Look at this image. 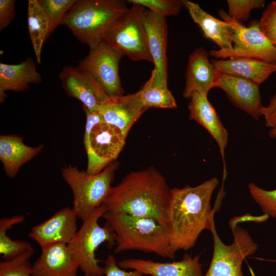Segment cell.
Returning <instances> with one entry per match:
<instances>
[{"instance_id": "6da1fadb", "label": "cell", "mask_w": 276, "mask_h": 276, "mask_svg": "<svg viewBox=\"0 0 276 276\" xmlns=\"http://www.w3.org/2000/svg\"><path fill=\"white\" fill-rule=\"evenodd\" d=\"M219 183L217 178L194 187L171 189L166 212L169 242L174 252L194 247L202 232L210 229L211 219L224 196L223 185L213 209L211 200Z\"/></svg>"}, {"instance_id": "7a4b0ae2", "label": "cell", "mask_w": 276, "mask_h": 276, "mask_svg": "<svg viewBox=\"0 0 276 276\" xmlns=\"http://www.w3.org/2000/svg\"><path fill=\"white\" fill-rule=\"evenodd\" d=\"M171 189L153 167L132 171L112 187L104 204L107 211L151 218L167 225Z\"/></svg>"}, {"instance_id": "3957f363", "label": "cell", "mask_w": 276, "mask_h": 276, "mask_svg": "<svg viewBox=\"0 0 276 276\" xmlns=\"http://www.w3.org/2000/svg\"><path fill=\"white\" fill-rule=\"evenodd\" d=\"M102 218L114 234L115 254L136 250L174 259L167 225L153 218L119 212L106 211Z\"/></svg>"}, {"instance_id": "277c9868", "label": "cell", "mask_w": 276, "mask_h": 276, "mask_svg": "<svg viewBox=\"0 0 276 276\" xmlns=\"http://www.w3.org/2000/svg\"><path fill=\"white\" fill-rule=\"evenodd\" d=\"M128 9L126 3L120 0H77L61 25L90 49L103 40L111 26Z\"/></svg>"}, {"instance_id": "5b68a950", "label": "cell", "mask_w": 276, "mask_h": 276, "mask_svg": "<svg viewBox=\"0 0 276 276\" xmlns=\"http://www.w3.org/2000/svg\"><path fill=\"white\" fill-rule=\"evenodd\" d=\"M106 211L104 204L93 211L83 220L80 228L67 245L84 276L104 274V267L99 265L100 260L96 258V252L103 243H106L109 248L115 245V235L112 229L106 224L101 226L99 224V219Z\"/></svg>"}, {"instance_id": "8992f818", "label": "cell", "mask_w": 276, "mask_h": 276, "mask_svg": "<svg viewBox=\"0 0 276 276\" xmlns=\"http://www.w3.org/2000/svg\"><path fill=\"white\" fill-rule=\"evenodd\" d=\"M117 163H112L98 174L90 175L69 166L61 170L62 177L73 195V209L82 221L95 209L103 204L112 188Z\"/></svg>"}, {"instance_id": "52a82bcc", "label": "cell", "mask_w": 276, "mask_h": 276, "mask_svg": "<svg viewBox=\"0 0 276 276\" xmlns=\"http://www.w3.org/2000/svg\"><path fill=\"white\" fill-rule=\"evenodd\" d=\"M214 216L211 218L209 229L213 237V254L204 276H244L242 272L243 261L256 252L258 245L246 230L237 225L241 222L239 217H234L229 223L233 234V242L230 245L224 244L217 234Z\"/></svg>"}, {"instance_id": "ba28073f", "label": "cell", "mask_w": 276, "mask_h": 276, "mask_svg": "<svg viewBox=\"0 0 276 276\" xmlns=\"http://www.w3.org/2000/svg\"><path fill=\"white\" fill-rule=\"evenodd\" d=\"M222 19L233 29V48L231 50H212L209 55L216 59L234 57L258 59L276 64V46L264 34L259 21H251L248 26L236 21L222 9L219 11Z\"/></svg>"}, {"instance_id": "9c48e42d", "label": "cell", "mask_w": 276, "mask_h": 276, "mask_svg": "<svg viewBox=\"0 0 276 276\" xmlns=\"http://www.w3.org/2000/svg\"><path fill=\"white\" fill-rule=\"evenodd\" d=\"M145 8L132 4L105 34L103 40L112 48L133 61L153 63L149 52L143 22Z\"/></svg>"}, {"instance_id": "30bf717a", "label": "cell", "mask_w": 276, "mask_h": 276, "mask_svg": "<svg viewBox=\"0 0 276 276\" xmlns=\"http://www.w3.org/2000/svg\"><path fill=\"white\" fill-rule=\"evenodd\" d=\"M126 136L117 127L102 121L85 130L84 145L87 156L86 171L99 173L113 163L123 149Z\"/></svg>"}, {"instance_id": "8fae6325", "label": "cell", "mask_w": 276, "mask_h": 276, "mask_svg": "<svg viewBox=\"0 0 276 276\" xmlns=\"http://www.w3.org/2000/svg\"><path fill=\"white\" fill-rule=\"evenodd\" d=\"M123 56L102 40L90 48L88 55L77 67L91 75L109 97L119 96L124 93L119 74Z\"/></svg>"}, {"instance_id": "7c38bea8", "label": "cell", "mask_w": 276, "mask_h": 276, "mask_svg": "<svg viewBox=\"0 0 276 276\" xmlns=\"http://www.w3.org/2000/svg\"><path fill=\"white\" fill-rule=\"evenodd\" d=\"M59 78L67 95L81 101L91 111L98 112L110 98L91 75L77 66L64 67Z\"/></svg>"}, {"instance_id": "4fadbf2b", "label": "cell", "mask_w": 276, "mask_h": 276, "mask_svg": "<svg viewBox=\"0 0 276 276\" xmlns=\"http://www.w3.org/2000/svg\"><path fill=\"white\" fill-rule=\"evenodd\" d=\"M78 218L72 208H63L45 221L32 227L29 237L41 249L56 244L68 245L78 231Z\"/></svg>"}, {"instance_id": "5bb4252c", "label": "cell", "mask_w": 276, "mask_h": 276, "mask_svg": "<svg viewBox=\"0 0 276 276\" xmlns=\"http://www.w3.org/2000/svg\"><path fill=\"white\" fill-rule=\"evenodd\" d=\"M259 86L246 79L220 72L214 87L223 90L236 107L258 120L264 108Z\"/></svg>"}, {"instance_id": "9a60e30c", "label": "cell", "mask_w": 276, "mask_h": 276, "mask_svg": "<svg viewBox=\"0 0 276 276\" xmlns=\"http://www.w3.org/2000/svg\"><path fill=\"white\" fill-rule=\"evenodd\" d=\"M147 109L137 91L110 97L99 108L98 112L105 122L117 127L127 137L131 127Z\"/></svg>"}, {"instance_id": "2e32d148", "label": "cell", "mask_w": 276, "mask_h": 276, "mask_svg": "<svg viewBox=\"0 0 276 276\" xmlns=\"http://www.w3.org/2000/svg\"><path fill=\"white\" fill-rule=\"evenodd\" d=\"M220 72L209 59V54L202 47L194 51L188 58L186 83L183 97L190 99L197 93L208 97L211 89L215 84Z\"/></svg>"}, {"instance_id": "e0dca14e", "label": "cell", "mask_w": 276, "mask_h": 276, "mask_svg": "<svg viewBox=\"0 0 276 276\" xmlns=\"http://www.w3.org/2000/svg\"><path fill=\"white\" fill-rule=\"evenodd\" d=\"M124 269L137 270L151 276H203L198 256L185 254L182 260L172 262H159L140 259H128L118 262Z\"/></svg>"}, {"instance_id": "ac0fdd59", "label": "cell", "mask_w": 276, "mask_h": 276, "mask_svg": "<svg viewBox=\"0 0 276 276\" xmlns=\"http://www.w3.org/2000/svg\"><path fill=\"white\" fill-rule=\"evenodd\" d=\"M143 22L149 52L154 69L167 81V25L166 17L147 9L143 14Z\"/></svg>"}, {"instance_id": "d6986e66", "label": "cell", "mask_w": 276, "mask_h": 276, "mask_svg": "<svg viewBox=\"0 0 276 276\" xmlns=\"http://www.w3.org/2000/svg\"><path fill=\"white\" fill-rule=\"evenodd\" d=\"M189 99L190 119L195 121L203 127L215 140L223 159V170H226L224 153L228 141L227 131L208 97L194 93Z\"/></svg>"}, {"instance_id": "ffe728a7", "label": "cell", "mask_w": 276, "mask_h": 276, "mask_svg": "<svg viewBox=\"0 0 276 276\" xmlns=\"http://www.w3.org/2000/svg\"><path fill=\"white\" fill-rule=\"evenodd\" d=\"M78 268L67 245L56 244L41 249L32 264V275L77 276Z\"/></svg>"}, {"instance_id": "44dd1931", "label": "cell", "mask_w": 276, "mask_h": 276, "mask_svg": "<svg viewBox=\"0 0 276 276\" xmlns=\"http://www.w3.org/2000/svg\"><path fill=\"white\" fill-rule=\"evenodd\" d=\"M211 61L219 72L246 79L259 85L276 73L275 63L256 58L234 57Z\"/></svg>"}, {"instance_id": "7402d4cb", "label": "cell", "mask_w": 276, "mask_h": 276, "mask_svg": "<svg viewBox=\"0 0 276 276\" xmlns=\"http://www.w3.org/2000/svg\"><path fill=\"white\" fill-rule=\"evenodd\" d=\"M41 76L36 70V63L29 57L17 64L0 63V101L3 102L5 91H24L30 83H39Z\"/></svg>"}, {"instance_id": "603a6c76", "label": "cell", "mask_w": 276, "mask_h": 276, "mask_svg": "<svg viewBox=\"0 0 276 276\" xmlns=\"http://www.w3.org/2000/svg\"><path fill=\"white\" fill-rule=\"evenodd\" d=\"M43 146L31 147L26 145L22 136L2 135L0 136V159L6 175L13 178L20 167L42 150Z\"/></svg>"}, {"instance_id": "cb8c5ba5", "label": "cell", "mask_w": 276, "mask_h": 276, "mask_svg": "<svg viewBox=\"0 0 276 276\" xmlns=\"http://www.w3.org/2000/svg\"><path fill=\"white\" fill-rule=\"evenodd\" d=\"M183 3L192 20L201 29L205 38L213 40L221 50L232 49L233 29L228 23L207 13L197 3L188 0H183Z\"/></svg>"}, {"instance_id": "d4e9b609", "label": "cell", "mask_w": 276, "mask_h": 276, "mask_svg": "<svg viewBox=\"0 0 276 276\" xmlns=\"http://www.w3.org/2000/svg\"><path fill=\"white\" fill-rule=\"evenodd\" d=\"M141 99L147 108H175L176 100L168 87L167 81L153 69L150 77L138 91Z\"/></svg>"}, {"instance_id": "484cf974", "label": "cell", "mask_w": 276, "mask_h": 276, "mask_svg": "<svg viewBox=\"0 0 276 276\" xmlns=\"http://www.w3.org/2000/svg\"><path fill=\"white\" fill-rule=\"evenodd\" d=\"M28 25L36 60L40 63L43 44L48 39L49 25L47 17L38 0L28 1Z\"/></svg>"}, {"instance_id": "4316f807", "label": "cell", "mask_w": 276, "mask_h": 276, "mask_svg": "<svg viewBox=\"0 0 276 276\" xmlns=\"http://www.w3.org/2000/svg\"><path fill=\"white\" fill-rule=\"evenodd\" d=\"M25 220L23 215L3 217L0 219V254L4 260L13 259L26 252L34 250L31 244L24 240H13L7 232Z\"/></svg>"}, {"instance_id": "83f0119b", "label": "cell", "mask_w": 276, "mask_h": 276, "mask_svg": "<svg viewBox=\"0 0 276 276\" xmlns=\"http://www.w3.org/2000/svg\"><path fill=\"white\" fill-rule=\"evenodd\" d=\"M77 0H38L49 22L48 38L56 28L61 25L62 20Z\"/></svg>"}, {"instance_id": "f1b7e54d", "label": "cell", "mask_w": 276, "mask_h": 276, "mask_svg": "<svg viewBox=\"0 0 276 276\" xmlns=\"http://www.w3.org/2000/svg\"><path fill=\"white\" fill-rule=\"evenodd\" d=\"M34 250L26 252L9 260L0 262V276H33L30 259Z\"/></svg>"}, {"instance_id": "f546056e", "label": "cell", "mask_w": 276, "mask_h": 276, "mask_svg": "<svg viewBox=\"0 0 276 276\" xmlns=\"http://www.w3.org/2000/svg\"><path fill=\"white\" fill-rule=\"evenodd\" d=\"M128 2L142 5L164 17L178 15L184 7L183 0H129Z\"/></svg>"}, {"instance_id": "4dcf8cb0", "label": "cell", "mask_w": 276, "mask_h": 276, "mask_svg": "<svg viewBox=\"0 0 276 276\" xmlns=\"http://www.w3.org/2000/svg\"><path fill=\"white\" fill-rule=\"evenodd\" d=\"M249 192L264 214L276 218V189L266 190L252 182L248 185Z\"/></svg>"}, {"instance_id": "1f68e13d", "label": "cell", "mask_w": 276, "mask_h": 276, "mask_svg": "<svg viewBox=\"0 0 276 276\" xmlns=\"http://www.w3.org/2000/svg\"><path fill=\"white\" fill-rule=\"evenodd\" d=\"M228 15L236 21L242 24L248 19L250 12L262 8L264 0H227Z\"/></svg>"}, {"instance_id": "d6a6232c", "label": "cell", "mask_w": 276, "mask_h": 276, "mask_svg": "<svg viewBox=\"0 0 276 276\" xmlns=\"http://www.w3.org/2000/svg\"><path fill=\"white\" fill-rule=\"evenodd\" d=\"M261 30L276 46V1L268 5L259 20Z\"/></svg>"}, {"instance_id": "836d02e7", "label": "cell", "mask_w": 276, "mask_h": 276, "mask_svg": "<svg viewBox=\"0 0 276 276\" xmlns=\"http://www.w3.org/2000/svg\"><path fill=\"white\" fill-rule=\"evenodd\" d=\"M105 276H143V274L137 270L126 271L121 268L111 255L107 256L103 262Z\"/></svg>"}, {"instance_id": "e575fe53", "label": "cell", "mask_w": 276, "mask_h": 276, "mask_svg": "<svg viewBox=\"0 0 276 276\" xmlns=\"http://www.w3.org/2000/svg\"><path fill=\"white\" fill-rule=\"evenodd\" d=\"M14 0H0V31L6 28L15 16Z\"/></svg>"}, {"instance_id": "d590c367", "label": "cell", "mask_w": 276, "mask_h": 276, "mask_svg": "<svg viewBox=\"0 0 276 276\" xmlns=\"http://www.w3.org/2000/svg\"><path fill=\"white\" fill-rule=\"evenodd\" d=\"M262 116L266 127L270 129L276 128V93L270 99L268 105L264 106Z\"/></svg>"}, {"instance_id": "8d00e7d4", "label": "cell", "mask_w": 276, "mask_h": 276, "mask_svg": "<svg viewBox=\"0 0 276 276\" xmlns=\"http://www.w3.org/2000/svg\"><path fill=\"white\" fill-rule=\"evenodd\" d=\"M268 134L270 137L276 139V128L270 129Z\"/></svg>"}, {"instance_id": "74e56055", "label": "cell", "mask_w": 276, "mask_h": 276, "mask_svg": "<svg viewBox=\"0 0 276 276\" xmlns=\"http://www.w3.org/2000/svg\"><path fill=\"white\" fill-rule=\"evenodd\" d=\"M269 261H273V262H276V260H269Z\"/></svg>"}]
</instances>
